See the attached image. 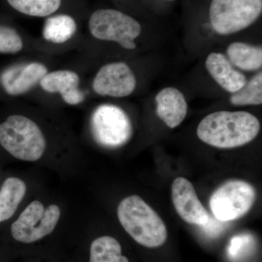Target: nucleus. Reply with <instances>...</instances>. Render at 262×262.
Wrapping results in <instances>:
<instances>
[{
    "instance_id": "1",
    "label": "nucleus",
    "mask_w": 262,
    "mask_h": 262,
    "mask_svg": "<svg viewBox=\"0 0 262 262\" xmlns=\"http://www.w3.org/2000/svg\"><path fill=\"white\" fill-rule=\"evenodd\" d=\"M260 127L257 117L247 112L219 111L201 120L196 135L200 140L213 147L232 149L252 141Z\"/></svg>"
},
{
    "instance_id": "2",
    "label": "nucleus",
    "mask_w": 262,
    "mask_h": 262,
    "mask_svg": "<svg viewBox=\"0 0 262 262\" xmlns=\"http://www.w3.org/2000/svg\"><path fill=\"white\" fill-rule=\"evenodd\" d=\"M0 148L15 160L37 163L47 152L48 144L37 122L26 115L13 114L0 122Z\"/></svg>"
},
{
    "instance_id": "3",
    "label": "nucleus",
    "mask_w": 262,
    "mask_h": 262,
    "mask_svg": "<svg viewBox=\"0 0 262 262\" xmlns=\"http://www.w3.org/2000/svg\"><path fill=\"white\" fill-rule=\"evenodd\" d=\"M117 217L125 232L144 247H160L166 241V226L140 196L130 195L124 198L117 208Z\"/></svg>"
},
{
    "instance_id": "4",
    "label": "nucleus",
    "mask_w": 262,
    "mask_h": 262,
    "mask_svg": "<svg viewBox=\"0 0 262 262\" xmlns=\"http://www.w3.org/2000/svg\"><path fill=\"white\" fill-rule=\"evenodd\" d=\"M61 216L58 205L46 206L42 202L34 200L8 223V235L19 244H34L54 232Z\"/></svg>"
},
{
    "instance_id": "5",
    "label": "nucleus",
    "mask_w": 262,
    "mask_h": 262,
    "mask_svg": "<svg viewBox=\"0 0 262 262\" xmlns=\"http://www.w3.org/2000/svg\"><path fill=\"white\" fill-rule=\"evenodd\" d=\"M89 31L99 40L115 42L124 49H136L135 39L140 36L142 27L139 21L120 10L100 9L90 17Z\"/></svg>"
},
{
    "instance_id": "6",
    "label": "nucleus",
    "mask_w": 262,
    "mask_h": 262,
    "mask_svg": "<svg viewBox=\"0 0 262 262\" xmlns=\"http://www.w3.org/2000/svg\"><path fill=\"white\" fill-rule=\"evenodd\" d=\"M261 12L262 0H212L210 22L215 32L229 35L252 25Z\"/></svg>"
},
{
    "instance_id": "7",
    "label": "nucleus",
    "mask_w": 262,
    "mask_h": 262,
    "mask_svg": "<svg viewBox=\"0 0 262 262\" xmlns=\"http://www.w3.org/2000/svg\"><path fill=\"white\" fill-rule=\"evenodd\" d=\"M255 199L256 190L249 183L229 181L213 193L210 208L215 219L230 222L246 215L252 208Z\"/></svg>"
},
{
    "instance_id": "8",
    "label": "nucleus",
    "mask_w": 262,
    "mask_h": 262,
    "mask_svg": "<svg viewBox=\"0 0 262 262\" xmlns=\"http://www.w3.org/2000/svg\"><path fill=\"white\" fill-rule=\"evenodd\" d=\"M91 125L95 140L105 147H120L132 134L130 119L123 110L113 105L98 106L91 117Z\"/></svg>"
},
{
    "instance_id": "9",
    "label": "nucleus",
    "mask_w": 262,
    "mask_h": 262,
    "mask_svg": "<svg viewBox=\"0 0 262 262\" xmlns=\"http://www.w3.org/2000/svg\"><path fill=\"white\" fill-rule=\"evenodd\" d=\"M92 87L99 96L127 97L135 91L136 77L125 62H113L99 69L93 81Z\"/></svg>"
},
{
    "instance_id": "10",
    "label": "nucleus",
    "mask_w": 262,
    "mask_h": 262,
    "mask_svg": "<svg viewBox=\"0 0 262 262\" xmlns=\"http://www.w3.org/2000/svg\"><path fill=\"white\" fill-rule=\"evenodd\" d=\"M171 192L174 208L184 222L200 226L208 222L209 213L196 196L192 183L178 177L173 181Z\"/></svg>"
},
{
    "instance_id": "11",
    "label": "nucleus",
    "mask_w": 262,
    "mask_h": 262,
    "mask_svg": "<svg viewBox=\"0 0 262 262\" xmlns=\"http://www.w3.org/2000/svg\"><path fill=\"white\" fill-rule=\"evenodd\" d=\"M48 72L47 67L40 62L13 65L2 72L0 83L10 96H20L39 83Z\"/></svg>"
},
{
    "instance_id": "12",
    "label": "nucleus",
    "mask_w": 262,
    "mask_h": 262,
    "mask_svg": "<svg viewBox=\"0 0 262 262\" xmlns=\"http://www.w3.org/2000/svg\"><path fill=\"white\" fill-rule=\"evenodd\" d=\"M80 81L78 74L74 71L59 70L48 72L39 84L43 91L61 95L66 103L75 106L85 98L83 91L79 89Z\"/></svg>"
},
{
    "instance_id": "13",
    "label": "nucleus",
    "mask_w": 262,
    "mask_h": 262,
    "mask_svg": "<svg viewBox=\"0 0 262 262\" xmlns=\"http://www.w3.org/2000/svg\"><path fill=\"white\" fill-rule=\"evenodd\" d=\"M155 101L157 115L170 128L179 126L187 116V100L176 88L162 89L155 96Z\"/></svg>"
},
{
    "instance_id": "14",
    "label": "nucleus",
    "mask_w": 262,
    "mask_h": 262,
    "mask_svg": "<svg viewBox=\"0 0 262 262\" xmlns=\"http://www.w3.org/2000/svg\"><path fill=\"white\" fill-rule=\"evenodd\" d=\"M206 67L215 82L230 94L237 92L247 82L246 76L236 70L223 53H210L206 58Z\"/></svg>"
},
{
    "instance_id": "15",
    "label": "nucleus",
    "mask_w": 262,
    "mask_h": 262,
    "mask_svg": "<svg viewBox=\"0 0 262 262\" xmlns=\"http://www.w3.org/2000/svg\"><path fill=\"white\" fill-rule=\"evenodd\" d=\"M27 192L24 179L7 176L0 182V227L13 220Z\"/></svg>"
},
{
    "instance_id": "16",
    "label": "nucleus",
    "mask_w": 262,
    "mask_h": 262,
    "mask_svg": "<svg viewBox=\"0 0 262 262\" xmlns=\"http://www.w3.org/2000/svg\"><path fill=\"white\" fill-rule=\"evenodd\" d=\"M227 58L239 70L253 72L262 67V48L248 43H231L227 50Z\"/></svg>"
},
{
    "instance_id": "17",
    "label": "nucleus",
    "mask_w": 262,
    "mask_h": 262,
    "mask_svg": "<svg viewBox=\"0 0 262 262\" xmlns=\"http://www.w3.org/2000/svg\"><path fill=\"white\" fill-rule=\"evenodd\" d=\"M77 30V23L70 15H53L45 22L42 37L48 42L61 45L70 41Z\"/></svg>"
},
{
    "instance_id": "18",
    "label": "nucleus",
    "mask_w": 262,
    "mask_h": 262,
    "mask_svg": "<svg viewBox=\"0 0 262 262\" xmlns=\"http://www.w3.org/2000/svg\"><path fill=\"white\" fill-rule=\"evenodd\" d=\"M89 262H129L122 255L121 245L111 236H101L91 243Z\"/></svg>"
},
{
    "instance_id": "19",
    "label": "nucleus",
    "mask_w": 262,
    "mask_h": 262,
    "mask_svg": "<svg viewBox=\"0 0 262 262\" xmlns=\"http://www.w3.org/2000/svg\"><path fill=\"white\" fill-rule=\"evenodd\" d=\"M19 13L32 17L49 16L58 10L61 0H7Z\"/></svg>"
},
{
    "instance_id": "20",
    "label": "nucleus",
    "mask_w": 262,
    "mask_h": 262,
    "mask_svg": "<svg viewBox=\"0 0 262 262\" xmlns=\"http://www.w3.org/2000/svg\"><path fill=\"white\" fill-rule=\"evenodd\" d=\"M234 106H255L262 103V73L258 72L246 84L231 95L229 98Z\"/></svg>"
},
{
    "instance_id": "21",
    "label": "nucleus",
    "mask_w": 262,
    "mask_h": 262,
    "mask_svg": "<svg viewBox=\"0 0 262 262\" xmlns=\"http://www.w3.org/2000/svg\"><path fill=\"white\" fill-rule=\"evenodd\" d=\"M23 39L15 29L0 26V53L15 54L23 50Z\"/></svg>"
},
{
    "instance_id": "22",
    "label": "nucleus",
    "mask_w": 262,
    "mask_h": 262,
    "mask_svg": "<svg viewBox=\"0 0 262 262\" xmlns=\"http://www.w3.org/2000/svg\"><path fill=\"white\" fill-rule=\"evenodd\" d=\"M254 238L250 234H241L234 236L229 242L228 253L233 260H239L246 257L253 251Z\"/></svg>"
},
{
    "instance_id": "23",
    "label": "nucleus",
    "mask_w": 262,
    "mask_h": 262,
    "mask_svg": "<svg viewBox=\"0 0 262 262\" xmlns=\"http://www.w3.org/2000/svg\"><path fill=\"white\" fill-rule=\"evenodd\" d=\"M223 222L217 220L215 217L214 218L209 217L208 222L205 225L201 226L203 227L206 234L213 237V236L218 235V234L222 232V229H224Z\"/></svg>"
},
{
    "instance_id": "24",
    "label": "nucleus",
    "mask_w": 262,
    "mask_h": 262,
    "mask_svg": "<svg viewBox=\"0 0 262 262\" xmlns=\"http://www.w3.org/2000/svg\"><path fill=\"white\" fill-rule=\"evenodd\" d=\"M0 262H3V258H2L1 255H0Z\"/></svg>"
},
{
    "instance_id": "25",
    "label": "nucleus",
    "mask_w": 262,
    "mask_h": 262,
    "mask_svg": "<svg viewBox=\"0 0 262 262\" xmlns=\"http://www.w3.org/2000/svg\"><path fill=\"white\" fill-rule=\"evenodd\" d=\"M0 182H1V180H0Z\"/></svg>"
}]
</instances>
